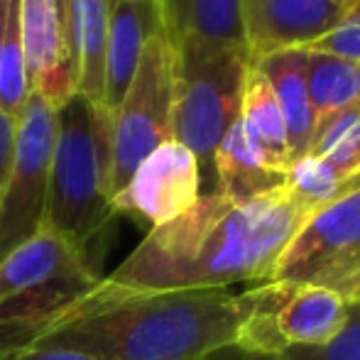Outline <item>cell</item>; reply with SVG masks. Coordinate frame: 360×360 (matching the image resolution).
Masks as SVG:
<instances>
[{"mask_svg": "<svg viewBox=\"0 0 360 360\" xmlns=\"http://www.w3.org/2000/svg\"><path fill=\"white\" fill-rule=\"evenodd\" d=\"M162 32L179 47L186 42L209 47H245L240 0H157Z\"/></svg>", "mask_w": 360, "mask_h": 360, "instance_id": "15", "label": "cell"}, {"mask_svg": "<svg viewBox=\"0 0 360 360\" xmlns=\"http://www.w3.org/2000/svg\"><path fill=\"white\" fill-rule=\"evenodd\" d=\"M307 52H323L360 64V0H348L343 20L321 39L304 47Z\"/></svg>", "mask_w": 360, "mask_h": 360, "instance_id": "23", "label": "cell"}, {"mask_svg": "<svg viewBox=\"0 0 360 360\" xmlns=\"http://www.w3.org/2000/svg\"><path fill=\"white\" fill-rule=\"evenodd\" d=\"M358 176H343L341 172H336L323 160L307 155L289 165L285 186L309 214H314L321 206L338 199Z\"/></svg>", "mask_w": 360, "mask_h": 360, "instance_id": "21", "label": "cell"}, {"mask_svg": "<svg viewBox=\"0 0 360 360\" xmlns=\"http://www.w3.org/2000/svg\"><path fill=\"white\" fill-rule=\"evenodd\" d=\"M57 108L30 94L15 128L8 179L0 194V260L44 226Z\"/></svg>", "mask_w": 360, "mask_h": 360, "instance_id": "9", "label": "cell"}, {"mask_svg": "<svg viewBox=\"0 0 360 360\" xmlns=\"http://www.w3.org/2000/svg\"><path fill=\"white\" fill-rule=\"evenodd\" d=\"M30 89L59 108L76 91L72 0H20Z\"/></svg>", "mask_w": 360, "mask_h": 360, "instance_id": "11", "label": "cell"}, {"mask_svg": "<svg viewBox=\"0 0 360 360\" xmlns=\"http://www.w3.org/2000/svg\"><path fill=\"white\" fill-rule=\"evenodd\" d=\"M176 54L165 32L145 44L138 72L110 113V199L128 184L147 155L172 140Z\"/></svg>", "mask_w": 360, "mask_h": 360, "instance_id": "6", "label": "cell"}, {"mask_svg": "<svg viewBox=\"0 0 360 360\" xmlns=\"http://www.w3.org/2000/svg\"><path fill=\"white\" fill-rule=\"evenodd\" d=\"M98 282L89 255L42 226L0 260V341L30 331Z\"/></svg>", "mask_w": 360, "mask_h": 360, "instance_id": "5", "label": "cell"}, {"mask_svg": "<svg viewBox=\"0 0 360 360\" xmlns=\"http://www.w3.org/2000/svg\"><path fill=\"white\" fill-rule=\"evenodd\" d=\"M15 128H18V120L10 118L8 113L0 110V194H3V186H5V179H8V169H10V160H13Z\"/></svg>", "mask_w": 360, "mask_h": 360, "instance_id": "25", "label": "cell"}, {"mask_svg": "<svg viewBox=\"0 0 360 360\" xmlns=\"http://www.w3.org/2000/svg\"><path fill=\"white\" fill-rule=\"evenodd\" d=\"M353 299H360V289H358V292H356V297H353Z\"/></svg>", "mask_w": 360, "mask_h": 360, "instance_id": "28", "label": "cell"}, {"mask_svg": "<svg viewBox=\"0 0 360 360\" xmlns=\"http://www.w3.org/2000/svg\"><path fill=\"white\" fill-rule=\"evenodd\" d=\"M309 216L287 186L248 204L209 191L181 216L150 228L101 285L120 292H181L270 282L282 250Z\"/></svg>", "mask_w": 360, "mask_h": 360, "instance_id": "1", "label": "cell"}, {"mask_svg": "<svg viewBox=\"0 0 360 360\" xmlns=\"http://www.w3.org/2000/svg\"><path fill=\"white\" fill-rule=\"evenodd\" d=\"M250 307V289L120 292L98 282L42 323L3 341H44L94 360H206L236 346Z\"/></svg>", "mask_w": 360, "mask_h": 360, "instance_id": "2", "label": "cell"}, {"mask_svg": "<svg viewBox=\"0 0 360 360\" xmlns=\"http://www.w3.org/2000/svg\"><path fill=\"white\" fill-rule=\"evenodd\" d=\"M238 120L245 128L248 138L260 147L262 155L275 167H280L282 172H287L289 165H292V155H289L285 118H282L280 103H277L270 81L252 64L248 67Z\"/></svg>", "mask_w": 360, "mask_h": 360, "instance_id": "18", "label": "cell"}, {"mask_svg": "<svg viewBox=\"0 0 360 360\" xmlns=\"http://www.w3.org/2000/svg\"><path fill=\"white\" fill-rule=\"evenodd\" d=\"M307 89L316 123L343 108L360 105V64L323 52H307Z\"/></svg>", "mask_w": 360, "mask_h": 360, "instance_id": "19", "label": "cell"}, {"mask_svg": "<svg viewBox=\"0 0 360 360\" xmlns=\"http://www.w3.org/2000/svg\"><path fill=\"white\" fill-rule=\"evenodd\" d=\"M236 348L255 356H282L287 348L328 343L346 323L348 299L321 287L260 282Z\"/></svg>", "mask_w": 360, "mask_h": 360, "instance_id": "8", "label": "cell"}, {"mask_svg": "<svg viewBox=\"0 0 360 360\" xmlns=\"http://www.w3.org/2000/svg\"><path fill=\"white\" fill-rule=\"evenodd\" d=\"M309 155L331 165L343 176L360 174V105L343 108L316 123Z\"/></svg>", "mask_w": 360, "mask_h": 360, "instance_id": "20", "label": "cell"}, {"mask_svg": "<svg viewBox=\"0 0 360 360\" xmlns=\"http://www.w3.org/2000/svg\"><path fill=\"white\" fill-rule=\"evenodd\" d=\"M0 360H94L67 346L44 341H0Z\"/></svg>", "mask_w": 360, "mask_h": 360, "instance_id": "24", "label": "cell"}, {"mask_svg": "<svg viewBox=\"0 0 360 360\" xmlns=\"http://www.w3.org/2000/svg\"><path fill=\"white\" fill-rule=\"evenodd\" d=\"M113 3H115V0H113Z\"/></svg>", "mask_w": 360, "mask_h": 360, "instance_id": "30", "label": "cell"}, {"mask_svg": "<svg viewBox=\"0 0 360 360\" xmlns=\"http://www.w3.org/2000/svg\"><path fill=\"white\" fill-rule=\"evenodd\" d=\"M108 176L110 113L74 94L57 108L44 228L67 238L84 255L115 216Z\"/></svg>", "mask_w": 360, "mask_h": 360, "instance_id": "3", "label": "cell"}, {"mask_svg": "<svg viewBox=\"0 0 360 360\" xmlns=\"http://www.w3.org/2000/svg\"><path fill=\"white\" fill-rule=\"evenodd\" d=\"M206 360H211V358H206Z\"/></svg>", "mask_w": 360, "mask_h": 360, "instance_id": "29", "label": "cell"}, {"mask_svg": "<svg viewBox=\"0 0 360 360\" xmlns=\"http://www.w3.org/2000/svg\"><path fill=\"white\" fill-rule=\"evenodd\" d=\"M162 32L157 0H115L110 5L108 49H105L103 108L113 113L138 72L140 57L150 37Z\"/></svg>", "mask_w": 360, "mask_h": 360, "instance_id": "13", "label": "cell"}, {"mask_svg": "<svg viewBox=\"0 0 360 360\" xmlns=\"http://www.w3.org/2000/svg\"><path fill=\"white\" fill-rule=\"evenodd\" d=\"M199 196V162L181 143L169 140L140 162L128 184L110 199V206L115 216L143 218L155 228L189 211Z\"/></svg>", "mask_w": 360, "mask_h": 360, "instance_id": "10", "label": "cell"}, {"mask_svg": "<svg viewBox=\"0 0 360 360\" xmlns=\"http://www.w3.org/2000/svg\"><path fill=\"white\" fill-rule=\"evenodd\" d=\"M110 5L113 0H72L76 91L91 103L103 101Z\"/></svg>", "mask_w": 360, "mask_h": 360, "instance_id": "17", "label": "cell"}, {"mask_svg": "<svg viewBox=\"0 0 360 360\" xmlns=\"http://www.w3.org/2000/svg\"><path fill=\"white\" fill-rule=\"evenodd\" d=\"M211 360H280V358H272V356H255V353L238 351V348L233 346V348H226V351L216 353V356H211Z\"/></svg>", "mask_w": 360, "mask_h": 360, "instance_id": "26", "label": "cell"}, {"mask_svg": "<svg viewBox=\"0 0 360 360\" xmlns=\"http://www.w3.org/2000/svg\"><path fill=\"white\" fill-rule=\"evenodd\" d=\"M270 282L321 287L343 299L356 297L360 289V176L299 226Z\"/></svg>", "mask_w": 360, "mask_h": 360, "instance_id": "7", "label": "cell"}, {"mask_svg": "<svg viewBox=\"0 0 360 360\" xmlns=\"http://www.w3.org/2000/svg\"><path fill=\"white\" fill-rule=\"evenodd\" d=\"M174 105L172 140L196 157L201 169L214 176V155L223 135L240 115L248 76L245 47H209L186 42L174 47Z\"/></svg>", "mask_w": 360, "mask_h": 360, "instance_id": "4", "label": "cell"}, {"mask_svg": "<svg viewBox=\"0 0 360 360\" xmlns=\"http://www.w3.org/2000/svg\"><path fill=\"white\" fill-rule=\"evenodd\" d=\"M15 0H0V54H3V42H5V30H8V18L10 8Z\"/></svg>", "mask_w": 360, "mask_h": 360, "instance_id": "27", "label": "cell"}, {"mask_svg": "<svg viewBox=\"0 0 360 360\" xmlns=\"http://www.w3.org/2000/svg\"><path fill=\"white\" fill-rule=\"evenodd\" d=\"M280 360H360V299H348L343 328L323 346L287 348Z\"/></svg>", "mask_w": 360, "mask_h": 360, "instance_id": "22", "label": "cell"}, {"mask_svg": "<svg viewBox=\"0 0 360 360\" xmlns=\"http://www.w3.org/2000/svg\"><path fill=\"white\" fill-rule=\"evenodd\" d=\"M346 8L348 0H240L248 62L309 47L341 22Z\"/></svg>", "mask_w": 360, "mask_h": 360, "instance_id": "12", "label": "cell"}, {"mask_svg": "<svg viewBox=\"0 0 360 360\" xmlns=\"http://www.w3.org/2000/svg\"><path fill=\"white\" fill-rule=\"evenodd\" d=\"M252 67L265 74V79L275 91V98L280 103L282 118L287 125L292 162L302 160L309 155L314 133H316V113H314L307 89V54L304 49H285V52H275L260 59Z\"/></svg>", "mask_w": 360, "mask_h": 360, "instance_id": "16", "label": "cell"}, {"mask_svg": "<svg viewBox=\"0 0 360 360\" xmlns=\"http://www.w3.org/2000/svg\"><path fill=\"white\" fill-rule=\"evenodd\" d=\"M287 172L275 167L248 138L240 120L223 135L214 155V191L233 204H248L282 189Z\"/></svg>", "mask_w": 360, "mask_h": 360, "instance_id": "14", "label": "cell"}]
</instances>
